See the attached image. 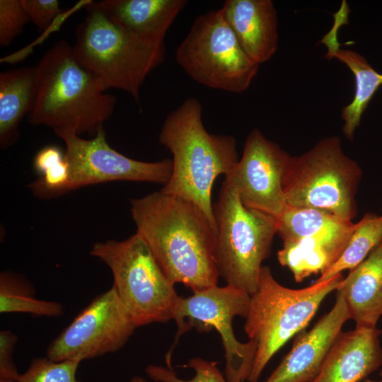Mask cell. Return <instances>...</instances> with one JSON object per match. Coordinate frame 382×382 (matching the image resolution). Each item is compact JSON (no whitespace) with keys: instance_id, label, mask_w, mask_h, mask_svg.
<instances>
[{"instance_id":"obj_1","label":"cell","mask_w":382,"mask_h":382,"mask_svg":"<svg viewBox=\"0 0 382 382\" xmlns=\"http://www.w3.org/2000/svg\"><path fill=\"white\" fill-rule=\"evenodd\" d=\"M137 233L166 276L192 292L217 285L216 233L203 212L161 191L131 201Z\"/></svg>"},{"instance_id":"obj_2","label":"cell","mask_w":382,"mask_h":382,"mask_svg":"<svg viewBox=\"0 0 382 382\" xmlns=\"http://www.w3.org/2000/svg\"><path fill=\"white\" fill-rule=\"evenodd\" d=\"M159 141L173 155L171 176L160 191L195 204L217 234L212 191L216 178L231 173L239 161L236 139L209 133L201 103L190 98L168 115Z\"/></svg>"},{"instance_id":"obj_3","label":"cell","mask_w":382,"mask_h":382,"mask_svg":"<svg viewBox=\"0 0 382 382\" xmlns=\"http://www.w3.org/2000/svg\"><path fill=\"white\" fill-rule=\"evenodd\" d=\"M36 67L30 123L54 132L71 131L94 137L112 115L116 104L99 82L76 60L66 40L57 42Z\"/></svg>"},{"instance_id":"obj_4","label":"cell","mask_w":382,"mask_h":382,"mask_svg":"<svg viewBox=\"0 0 382 382\" xmlns=\"http://www.w3.org/2000/svg\"><path fill=\"white\" fill-rule=\"evenodd\" d=\"M86 9V17L76 29L74 58L105 91L122 90L139 103L146 76L164 60V44L137 38L112 21L97 1Z\"/></svg>"},{"instance_id":"obj_5","label":"cell","mask_w":382,"mask_h":382,"mask_svg":"<svg viewBox=\"0 0 382 382\" xmlns=\"http://www.w3.org/2000/svg\"><path fill=\"white\" fill-rule=\"evenodd\" d=\"M342 273L303 289L280 284L268 267L261 268L257 290L250 295L244 330L255 342L248 381L257 382L272 357L311 321L320 305L343 279Z\"/></svg>"},{"instance_id":"obj_6","label":"cell","mask_w":382,"mask_h":382,"mask_svg":"<svg viewBox=\"0 0 382 382\" xmlns=\"http://www.w3.org/2000/svg\"><path fill=\"white\" fill-rule=\"evenodd\" d=\"M361 176L340 138H324L304 154L291 156L282 180L286 206L318 209L352 221Z\"/></svg>"},{"instance_id":"obj_7","label":"cell","mask_w":382,"mask_h":382,"mask_svg":"<svg viewBox=\"0 0 382 382\" xmlns=\"http://www.w3.org/2000/svg\"><path fill=\"white\" fill-rule=\"evenodd\" d=\"M213 210L217 225L215 255L219 275L227 285L250 296L257 289L262 262L277 233L276 218L246 207L227 178Z\"/></svg>"},{"instance_id":"obj_8","label":"cell","mask_w":382,"mask_h":382,"mask_svg":"<svg viewBox=\"0 0 382 382\" xmlns=\"http://www.w3.org/2000/svg\"><path fill=\"white\" fill-rule=\"evenodd\" d=\"M90 255L110 268L112 286L137 328L173 319L180 296L139 234L95 243Z\"/></svg>"},{"instance_id":"obj_9","label":"cell","mask_w":382,"mask_h":382,"mask_svg":"<svg viewBox=\"0 0 382 382\" xmlns=\"http://www.w3.org/2000/svg\"><path fill=\"white\" fill-rule=\"evenodd\" d=\"M175 59L197 83L233 93L246 91L260 66L243 50L220 8L197 17Z\"/></svg>"},{"instance_id":"obj_10","label":"cell","mask_w":382,"mask_h":382,"mask_svg":"<svg viewBox=\"0 0 382 382\" xmlns=\"http://www.w3.org/2000/svg\"><path fill=\"white\" fill-rule=\"evenodd\" d=\"M250 296L230 285H218L193 291L188 297H180L173 319L177 325L174 342L166 354L167 365H171L173 350L182 335L192 328L209 332L213 328L220 335L226 360L224 375L228 382L248 381L253 365L257 346L249 340L239 342L234 335L233 319L245 318Z\"/></svg>"},{"instance_id":"obj_11","label":"cell","mask_w":382,"mask_h":382,"mask_svg":"<svg viewBox=\"0 0 382 382\" xmlns=\"http://www.w3.org/2000/svg\"><path fill=\"white\" fill-rule=\"evenodd\" d=\"M55 134L65 144L64 158L69 178L58 195L110 181L126 180L166 184L173 172V161L145 162L130 158L113 149L107 141L103 127L91 139L71 131Z\"/></svg>"},{"instance_id":"obj_12","label":"cell","mask_w":382,"mask_h":382,"mask_svg":"<svg viewBox=\"0 0 382 382\" xmlns=\"http://www.w3.org/2000/svg\"><path fill=\"white\" fill-rule=\"evenodd\" d=\"M132 318L112 286L98 295L49 345L54 361H82L120 349L135 329Z\"/></svg>"},{"instance_id":"obj_13","label":"cell","mask_w":382,"mask_h":382,"mask_svg":"<svg viewBox=\"0 0 382 382\" xmlns=\"http://www.w3.org/2000/svg\"><path fill=\"white\" fill-rule=\"evenodd\" d=\"M290 157L255 129L247 137L241 158L225 178L237 188L246 207L276 218L286 207L282 180Z\"/></svg>"},{"instance_id":"obj_14","label":"cell","mask_w":382,"mask_h":382,"mask_svg":"<svg viewBox=\"0 0 382 382\" xmlns=\"http://www.w3.org/2000/svg\"><path fill=\"white\" fill-rule=\"evenodd\" d=\"M349 319L346 303L337 291L331 310L310 330L296 337L289 353L265 382H312Z\"/></svg>"},{"instance_id":"obj_15","label":"cell","mask_w":382,"mask_h":382,"mask_svg":"<svg viewBox=\"0 0 382 382\" xmlns=\"http://www.w3.org/2000/svg\"><path fill=\"white\" fill-rule=\"evenodd\" d=\"M247 56L258 65L278 49L277 13L271 0H226L220 8Z\"/></svg>"},{"instance_id":"obj_16","label":"cell","mask_w":382,"mask_h":382,"mask_svg":"<svg viewBox=\"0 0 382 382\" xmlns=\"http://www.w3.org/2000/svg\"><path fill=\"white\" fill-rule=\"evenodd\" d=\"M381 330L357 328L342 332L312 382H359L382 365Z\"/></svg>"},{"instance_id":"obj_17","label":"cell","mask_w":382,"mask_h":382,"mask_svg":"<svg viewBox=\"0 0 382 382\" xmlns=\"http://www.w3.org/2000/svg\"><path fill=\"white\" fill-rule=\"evenodd\" d=\"M97 4L112 21L137 38L163 45L166 33L187 1L103 0Z\"/></svg>"},{"instance_id":"obj_18","label":"cell","mask_w":382,"mask_h":382,"mask_svg":"<svg viewBox=\"0 0 382 382\" xmlns=\"http://www.w3.org/2000/svg\"><path fill=\"white\" fill-rule=\"evenodd\" d=\"M342 296L357 328H376L382 316V241L342 279Z\"/></svg>"},{"instance_id":"obj_19","label":"cell","mask_w":382,"mask_h":382,"mask_svg":"<svg viewBox=\"0 0 382 382\" xmlns=\"http://www.w3.org/2000/svg\"><path fill=\"white\" fill-rule=\"evenodd\" d=\"M35 82V66L0 74V145L4 149L18 139L20 123L33 106Z\"/></svg>"},{"instance_id":"obj_20","label":"cell","mask_w":382,"mask_h":382,"mask_svg":"<svg viewBox=\"0 0 382 382\" xmlns=\"http://www.w3.org/2000/svg\"><path fill=\"white\" fill-rule=\"evenodd\" d=\"M325 43L328 47L327 58L332 57L344 63L352 72L355 91L352 101L342 109V132L348 140H352L361 116L373 96L382 85V74L377 72L358 52L341 49L337 41L328 35Z\"/></svg>"},{"instance_id":"obj_21","label":"cell","mask_w":382,"mask_h":382,"mask_svg":"<svg viewBox=\"0 0 382 382\" xmlns=\"http://www.w3.org/2000/svg\"><path fill=\"white\" fill-rule=\"evenodd\" d=\"M277 233L285 241L304 238L348 239L356 224L328 212L286 206L276 217Z\"/></svg>"},{"instance_id":"obj_22","label":"cell","mask_w":382,"mask_h":382,"mask_svg":"<svg viewBox=\"0 0 382 382\" xmlns=\"http://www.w3.org/2000/svg\"><path fill=\"white\" fill-rule=\"evenodd\" d=\"M349 239L304 238L283 242L279 263L288 267L296 282L313 274H323L340 257Z\"/></svg>"},{"instance_id":"obj_23","label":"cell","mask_w":382,"mask_h":382,"mask_svg":"<svg viewBox=\"0 0 382 382\" xmlns=\"http://www.w3.org/2000/svg\"><path fill=\"white\" fill-rule=\"evenodd\" d=\"M31 284L11 272L0 275V313H28L36 316L59 317L64 313L62 303L35 298Z\"/></svg>"},{"instance_id":"obj_24","label":"cell","mask_w":382,"mask_h":382,"mask_svg":"<svg viewBox=\"0 0 382 382\" xmlns=\"http://www.w3.org/2000/svg\"><path fill=\"white\" fill-rule=\"evenodd\" d=\"M382 241V215L366 214L357 223L340 257L316 282L328 280L363 262Z\"/></svg>"},{"instance_id":"obj_25","label":"cell","mask_w":382,"mask_h":382,"mask_svg":"<svg viewBox=\"0 0 382 382\" xmlns=\"http://www.w3.org/2000/svg\"><path fill=\"white\" fill-rule=\"evenodd\" d=\"M33 165L41 174V177L30 185L33 193L42 198L57 196L69 175L64 154L56 146H45L37 153Z\"/></svg>"},{"instance_id":"obj_26","label":"cell","mask_w":382,"mask_h":382,"mask_svg":"<svg viewBox=\"0 0 382 382\" xmlns=\"http://www.w3.org/2000/svg\"><path fill=\"white\" fill-rule=\"evenodd\" d=\"M81 361H54L47 357L33 359L17 382H81L76 373Z\"/></svg>"},{"instance_id":"obj_27","label":"cell","mask_w":382,"mask_h":382,"mask_svg":"<svg viewBox=\"0 0 382 382\" xmlns=\"http://www.w3.org/2000/svg\"><path fill=\"white\" fill-rule=\"evenodd\" d=\"M217 364L200 357L191 358L185 366L195 371L194 377L190 380L179 378L169 366L150 364L145 371L151 379L157 382H228L217 368Z\"/></svg>"},{"instance_id":"obj_28","label":"cell","mask_w":382,"mask_h":382,"mask_svg":"<svg viewBox=\"0 0 382 382\" xmlns=\"http://www.w3.org/2000/svg\"><path fill=\"white\" fill-rule=\"evenodd\" d=\"M29 21L21 0H0V45L8 46Z\"/></svg>"},{"instance_id":"obj_29","label":"cell","mask_w":382,"mask_h":382,"mask_svg":"<svg viewBox=\"0 0 382 382\" xmlns=\"http://www.w3.org/2000/svg\"><path fill=\"white\" fill-rule=\"evenodd\" d=\"M30 21L40 29L48 28L62 10L57 0H21Z\"/></svg>"},{"instance_id":"obj_30","label":"cell","mask_w":382,"mask_h":382,"mask_svg":"<svg viewBox=\"0 0 382 382\" xmlns=\"http://www.w3.org/2000/svg\"><path fill=\"white\" fill-rule=\"evenodd\" d=\"M17 335L8 330L0 332V379L18 381L21 374L13 361Z\"/></svg>"},{"instance_id":"obj_31","label":"cell","mask_w":382,"mask_h":382,"mask_svg":"<svg viewBox=\"0 0 382 382\" xmlns=\"http://www.w3.org/2000/svg\"><path fill=\"white\" fill-rule=\"evenodd\" d=\"M129 382H147V381L141 376H134L130 379Z\"/></svg>"},{"instance_id":"obj_32","label":"cell","mask_w":382,"mask_h":382,"mask_svg":"<svg viewBox=\"0 0 382 382\" xmlns=\"http://www.w3.org/2000/svg\"><path fill=\"white\" fill-rule=\"evenodd\" d=\"M0 382H17V381H13V380H8V379H0Z\"/></svg>"},{"instance_id":"obj_33","label":"cell","mask_w":382,"mask_h":382,"mask_svg":"<svg viewBox=\"0 0 382 382\" xmlns=\"http://www.w3.org/2000/svg\"><path fill=\"white\" fill-rule=\"evenodd\" d=\"M365 382H382V378L379 381H370V380H366Z\"/></svg>"},{"instance_id":"obj_34","label":"cell","mask_w":382,"mask_h":382,"mask_svg":"<svg viewBox=\"0 0 382 382\" xmlns=\"http://www.w3.org/2000/svg\"><path fill=\"white\" fill-rule=\"evenodd\" d=\"M379 375H380V376H381V377H382V370L381 371V372H380V374H379Z\"/></svg>"}]
</instances>
